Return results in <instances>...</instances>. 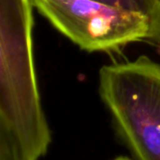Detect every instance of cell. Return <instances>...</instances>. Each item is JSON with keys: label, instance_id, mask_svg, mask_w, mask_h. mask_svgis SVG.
<instances>
[{"label": "cell", "instance_id": "7a4b0ae2", "mask_svg": "<svg viewBox=\"0 0 160 160\" xmlns=\"http://www.w3.org/2000/svg\"><path fill=\"white\" fill-rule=\"evenodd\" d=\"M98 92L122 142L137 160H160V64L145 55L103 66Z\"/></svg>", "mask_w": 160, "mask_h": 160}, {"label": "cell", "instance_id": "8992f818", "mask_svg": "<svg viewBox=\"0 0 160 160\" xmlns=\"http://www.w3.org/2000/svg\"><path fill=\"white\" fill-rule=\"evenodd\" d=\"M113 160H131L129 159V158H126V157H119V158H115V159Z\"/></svg>", "mask_w": 160, "mask_h": 160}, {"label": "cell", "instance_id": "6da1fadb", "mask_svg": "<svg viewBox=\"0 0 160 160\" xmlns=\"http://www.w3.org/2000/svg\"><path fill=\"white\" fill-rule=\"evenodd\" d=\"M31 0H0V130L21 160H39L52 142L33 57Z\"/></svg>", "mask_w": 160, "mask_h": 160}, {"label": "cell", "instance_id": "3957f363", "mask_svg": "<svg viewBox=\"0 0 160 160\" xmlns=\"http://www.w3.org/2000/svg\"><path fill=\"white\" fill-rule=\"evenodd\" d=\"M59 32L82 50L112 52L137 41L160 45L146 16L96 0H31Z\"/></svg>", "mask_w": 160, "mask_h": 160}, {"label": "cell", "instance_id": "277c9868", "mask_svg": "<svg viewBox=\"0 0 160 160\" xmlns=\"http://www.w3.org/2000/svg\"><path fill=\"white\" fill-rule=\"evenodd\" d=\"M113 7L141 13L151 21L160 42V0H96Z\"/></svg>", "mask_w": 160, "mask_h": 160}, {"label": "cell", "instance_id": "5b68a950", "mask_svg": "<svg viewBox=\"0 0 160 160\" xmlns=\"http://www.w3.org/2000/svg\"><path fill=\"white\" fill-rule=\"evenodd\" d=\"M0 160H21L9 136L0 130Z\"/></svg>", "mask_w": 160, "mask_h": 160}]
</instances>
